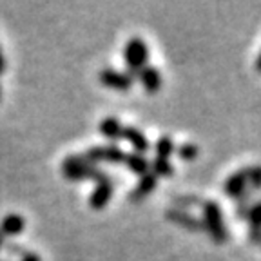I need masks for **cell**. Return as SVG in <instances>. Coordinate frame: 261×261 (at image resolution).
Instances as JSON below:
<instances>
[{"label":"cell","instance_id":"obj_5","mask_svg":"<svg viewBox=\"0 0 261 261\" xmlns=\"http://www.w3.org/2000/svg\"><path fill=\"white\" fill-rule=\"evenodd\" d=\"M98 80L102 82L103 86L109 87V89L114 91H129L133 87V82H135V76H130L129 73H122V71L116 69H102L98 73Z\"/></svg>","mask_w":261,"mask_h":261},{"label":"cell","instance_id":"obj_19","mask_svg":"<svg viewBox=\"0 0 261 261\" xmlns=\"http://www.w3.org/2000/svg\"><path fill=\"white\" fill-rule=\"evenodd\" d=\"M198 147L194 145V143H184L181 147H178V154L181 160H185V162H189V160H194L196 156H198Z\"/></svg>","mask_w":261,"mask_h":261},{"label":"cell","instance_id":"obj_3","mask_svg":"<svg viewBox=\"0 0 261 261\" xmlns=\"http://www.w3.org/2000/svg\"><path fill=\"white\" fill-rule=\"evenodd\" d=\"M123 58H125L127 71L130 76H138L140 71L145 67L149 60V47L140 37H133L127 40L125 49H123Z\"/></svg>","mask_w":261,"mask_h":261},{"label":"cell","instance_id":"obj_24","mask_svg":"<svg viewBox=\"0 0 261 261\" xmlns=\"http://www.w3.org/2000/svg\"><path fill=\"white\" fill-rule=\"evenodd\" d=\"M0 94H2V89H0Z\"/></svg>","mask_w":261,"mask_h":261},{"label":"cell","instance_id":"obj_14","mask_svg":"<svg viewBox=\"0 0 261 261\" xmlns=\"http://www.w3.org/2000/svg\"><path fill=\"white\" fill-rule=\"evenodd\" d=\"M123 163L127 165L129 171L136 172V174H140V176L147 174V172L151 171V162H149L143 154H138V152H130V154H127Z\"/></svg>","mask_w":261,"mask_h":261},{"label":"cell","instance_id":"obj_10","mask_svg":"<svg viewBox=\"0 0 261 261\" xmlns=\"http://www.w3.org/2000/svg\"><path fill=\"white\" fill-rule=\"evenodd\" d=\"M123 140H127L130 145L135 147V151L138 154H143V152L151 149V143H149L147 136L140 129H136V127H123Z\"/></svg>","mask_w":261,"mask_h":261},{"label":"cell","instance_id":"obj_16","mask_svg":"<svg viewBox=\"0 0 261 261\" xmlns=\"http://www.w3.org/2000/svg\"><path fill=\"white\" fill-rule=\"evenodd\" d=\"M154 151H156V158L167 160L169 156L174 152V142H172L169 136H162V138L154 143Z\"/></svg>","mask_w":261,"mask_h":261},{"label":"cell","instance_id":"obj_4","mask_svg":"<svg viewBox=\"0 0 261 261\" xmlns=\"http://www.w3.org/2000/svg\"><path fill=\"white\" fill-rule=\"evenodd\" d=\"M125 152L118 145H96L87 149L84 158L89 163H123L125 162Z\"/></svg>","mask_w":261,"mask_h":261},{"label":"cell","instance_id":"obj_22","mask_svg":"<svg viewBox=\"0 0 261 261\" xmlns=\"http://www.w3.org/2000/svg\"><path fill=\"white\" fill-rule=\"evenodd\" d=\"M256 69L261 73V53H259V57H257V60H256Z\"/></svg>","mask_w":261,"mask_h":261},{"label":"cell","instance_id":"obj_9","mask_svg":"<svg viewBox=\"0 0 261 261\" xmlns=\"http://www.w3.org/2000/svg\"><path fill=\"white\" fill-rule=\"evenodd\" d=\"M138 78L140 82H142L143 89L147 91V93H158L160 87H162V73H160L156 67H152V65H145L142 71L138 73Z\"/></svg>","mask_w":261,"mask_h":261},{"label":"cell","instance_id":"obj_7","mask_svg":"<svg viewBox=\"0 0 261 261\" xmlns=\"http://www.w3.org/2000/svg\"><path fill=\"white\" fill-rule=\"evenodd\" d=\"M111 196H113V181H111V179H106V181L96 184V189H94L89 196L91 208H94V211H102V208L109 203Z\"/></svg>","mask_w":261,"mask_h":261},{"label":"cell","instance_id":"obj_1","mask_svg":"<svg viewBox=\"0 0 261 261\" xmlns=\"http://www.w3.org/2000/svg\"><path fill=\"white\" fill-rule=\"evenodd\" d=\"M64 176L71 181H82V179H93L96 184L106 181L107 174L103 171H100L98 167H94L93 163L87 162L84 156H69L65 158L64 165H62Z\"/></svg>","mask_w":261,"mask_h":261},{"label":"cell","instance_id":"obj_13","mask_svg":"<svg viewBox=\"0 0 261 261\" xmlns=\"http://www.w3.org/2000/svg\"><path fill=\"white\" fill-rule=\"evenodd\" d=\"M156 184H158V178H156L154 174H152L151 171L147 172V174L140 176L138 179V185H136L135 192H133V200H140V198H145V196H149L152 191L156 189Z\"/></svg>","mask_w":261,"mask_h":261},{"label":"cell","instance_id":"obj_11","mask_svg":"<svg viewBox=\"0 0 261 261\" xmlns=\"http://www.w3.org/2000/svg\"><path fill=\"white\" fill-rule=\"evenodd\" d=\"M25 221L20 214H8L4 220L0 221V234L2 236H18L24 230Z\"/></svg>","mask_w":261,"mask_h":261},{"label":"cell","instance_id":"obj_23","mask_svg":"<svg viewBox=\"0 0 261 261\" xmlns=\"http://www.w3.org/2000/svg\"><path fill=\"white\" fill-rule=\"evenodd\" d=\"M4 243H6V238L0 234V249H4Z\"/></svg>","mask_w":261,"mask_h":261},{"label":"cell","instance_id":"obj_18","mask_svg":"<svg viewBox=\"0 0 261 261\" xmlns=\"http://www.w3.org/2000/svg\"><path fill=\"white\" fill-rule=\"evenodd\" d=\"M247 179H249V185L254 189V191L261 189V165L247 167Z\"/></svg>","mask_w":261,"mask_h":261},{"label":"cell","instance_id":"obj_2","mask_svg":"<svg viewBox=\"0 0 261 261\" xmlns=\"http://www.w3.org/2000/svg\"><path fill=\"white\" fill-rule=\"evenodd\" d=\"M203 230L212 238L214 241L218 243H223L227 241L228 232H227V227H225V221H223V212H221L220 205L214 203V201H205L203 203Z\"/></svg>","mask_w":261,"mask_h":261},{"label":"cell","instance_id":"obj_12","mask_svg":"<svg viewBox=\"0 0 261 261\" xmlns=\"http://www.w3.org/2000/svg\"><path fill=\"white\" fill-rule=\"evenodd\" d=\"M98 130H100V135L106 136L107 140H113V142L123 138V125L116 118H103L98 125Z\"/></svg>","mask_w":261,"mask_h":261},{"label":"cell","instance_id":"obj_20","mask_svg":"<svg viewBox=\"0 0 261 261\" xmlns=\"http://www.w3.org/2000/svg\"><path fill=\"white\" fill-rule=\"evenodd\" d=\"M20 261H40V257H38L35 252H24L20 256Z\"/></svg>","mask_w":261,"mask_h":261},{"label":"cell","instance_id":"obj_15","mask_svg":"<svg viewBox=\"0 0 261 261\" xmlns=\"http://www.w3.org/2000/svg\"><path fill=\"white\" fill-rule=\"evenodd\" d=\"M151 172L156 178H169V176L174 174V167H172V163L169 160L154 158L151 162Z\"/></svg>","mask_w":261,"mask_h":261},{"label":"cell","instance_id":"obj_21","mask_svg":"<svg viewBox=\"0 0 261 261\" xmlns=\"http://www.w3.org/2000/svg\"><path fill=\"white\" fill-rule=\"evenodd\" d=\"M6 71V58H4V51H2V47H0V74Z\"/></svg>","mask_w":261,"mask_h":261},{"label":"cell","instance_id":"obj_8","mask_svg":"<svg viewBox=\"0 0 261 261\" xmlns=\"http://www.w3.org/2000/svg\"><path fill=\"white\" fill-rule=\"evenodd\" d=\"M165 216H167L169 221H172V223L179 225V227H184V228H189V230H196V232H201V230H203V223H201V220L191 216V214L185 212V211L171 208V211H167Z\"/></svg>","mask_w":261,"mask_h":261},{"label":"cell","instance_id":"obj_6","mask_svg":"<svg viewBox=\"0 0 261 261\" xmlns=\"http://www.w3.org/2000/svg\"><path fill=\"white\" fill-rule=\"evenodd\" d=\"M247 185H249V179H247V169H241V171L230 174L225 179L223 192L228 198H241V196L247 192Z\"/></svg>","mask_w":261,"mask_h":261},{"label":"cell","instance_id":"obj_17","mask_svg":"<svg viewBox=\"0 0 261 261\" xmlns=\"http://www.w3.org/2000/svg\"><path fill=\"white\" fill-rule=\"evenodd\" d=\"M245 220L250 223V228H261V201L254 203L245 212Z\"/></svg>","mask_w":261,"mask_h":261}]
</instances>
